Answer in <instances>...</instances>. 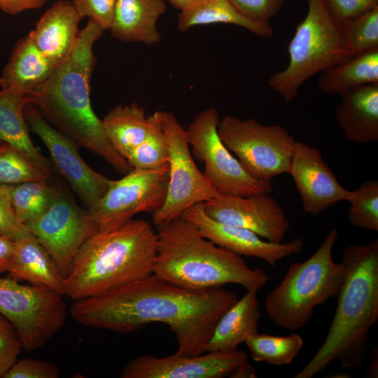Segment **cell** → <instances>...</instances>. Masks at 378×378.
I'll return each instance as SVG.
<instances>
[{
  "label": "cell",
  "mask_w": 378,
  "mask_h": 378,
  "mask_svg": "<svg viewBox=\"0 0 378 378\" xmlns=\"http://www.w3.org/2000/svg\"><path fill=\"white\" fill-rule=\"evenodd\" d=\"M237 296L221 287L188 289L152 274L106 293L75 300L71 317L79 324L119 332L139 330L153 322L174 333L176 355L197 356L220 317Z\"/></svg>",
  "instance_id": "1"
},
{
  "label": "cell",
  "mask_w": 378,
  "mask_h": 378,
  "mask_svg": "<svg viewBox=\"0 0 378 378\" xmlns=\"http://www.w3.org/2000/svg\"><path fill=\"white\" fill-rule=\"evenodd\" d=\"M104 31L88 19L66 58L46 82L29 92L30 104L78 147L99 156L117 172L127 174L132 168L111 145L90 99V81L95 64L93 46Z\"/></svg>",
  "instance_id": "2"
},
{
  "label": "cell",
  "mask_w": 378,
  "mask_h": 378,
  "mask_svg": "<svg viewBox=\"0 0 378 378\" xmlns=\"http://www.w3.org/2000/svg\"><path fill=\"white\" fill-rule=\"evenodd\" d=\"M341 261L346 276L327 336L295 378H312L334 361L355 370L364 364L370 332L378 321V239L346 246Z\"/></svg>",
  "instance_id": "3"
},
{
  "label": "cell",
  "mask_w": 378,
  "mask_h": 378,
  "mask_svg": "<svg viewBox=\"0 0 378 378\" xmlns=\"http://www.w3.org/2000/svg\"><path fill=\"white\" fill-rule=\"evenodd\" d=\"M156 227L153 274L166 281L192 290L236 284L258 291L270 279L264 270L249 267L241 255L204 238L182 216Z\"/></svg>",
  "instance_id": "4"
},
{
  "label": "cell",
  "mask_w": 378,
  "mask_h": 378,
  "mask_svg": "<svg viewBox=\"0 0 378 378\" xmlns=\"http://www.w3.org/2000/svg\"><path fill=\"white\" fill-rule=\"evenodd\" d=\"M157 247V232L144 220L96 232L81 246L64 279V295L84 299L152 274Z\"/></svg>",
  "instance_id": "5"
},
{
  "label": "cell",
  "mask_w": 378,
  "mask_h": 378,
  "mask_svg": "<svg viewBox=\"0 0 378 378\" xmlns=\"http://www.w3.org/2000/svg\"><path fill=\"white\" fill-rule=\"evenodd\" d=\"M337 237L333 228L318 250L307 260L292 264L267 295L266 314L276 326L290 331L301 329L311 321L316 306L337 296L346 276L344 263L332 260Z\"/></svg>",
  "instance_id": "6"
},
{
  "label": "cell",
  "mask_w": 378,
  "mask_h": 378,
  "mask_svg": "<svg viewBox=\"0 0 378 378\" xmlns=\"http://www.w3.org/2000/svg\"><path fill=\"white\" fill-rule=\"evenodd\" d=\"M307 5L288 46V66L267 79L268 86L286 102L312 77L353 57L323 0H307Z\"/></svg>",
  "instance_id": "7"
},
{
  "label": "cell",
  "mask_w": 378,
  "mask_h": 378,
  "mask_svg": "<svg viewBox=\"0 0 378 378\" xmlns=\"http://www.w3.org/2000/svg\"><path fill=\"white\" fill-rule=\"evenodd\" d=\"M221 141L253 178L271 182L288 173L296 140L279 125H264L253 118H223L218 127Z\"/></svg>",
  "instance_id": "8"
},
{
  "label": "cell",
  "mask_w": 378,
  "mask_h": 378,
  "mask_svg": "<svg viewBox=\"0 0 378 378\" xmlns=\"http://www.w3.org/2000/svg\"><path fill=\"white\" fill-rule=\"evenodd\" d=\"M0 314L15 328L23 349L44 346L64 325L63 295L50 288L0 277Z\"/></svg>",
  "instance_id": "9"
},
{
  "label": "cell",
  "mask_w": 378,
  "mask_h": 378,
  "mask_svg": "<svg viewBox=\"0 0 378 378\" xmlns=\"http://www.w3.org/2000/svg\"><path fill=\"white\" fill-rule=\"evenodd\" d=\"M220 120L218 111L210 107L200 111L186 129L193 156L204 164L205 178L219 194L241 197L270 194L271 182L251 176L221 141L218 132Z\"/></svg>",
  "instance_id": "10"
},
{
  "label": "cell",
  "mask_w": 378,
  "mask_h": 378,
  "mask_svg": "<svg viewBox=\"0 0 378 378\" xmlns=\"http://www.w3.org/2000/svg\"><path fill=\"white\" fill-rule=\"evenodd\" d=\"M161 123L169 155L168 185L163 205L152 214L155 226L219 194L197 167L190 151L187 130L168 111H161Z\"/></svg>",
  "instance_id": "11"
},
{
  "label": "cell",
  "mask_w": 378,
  "mask_h": 378,
  "mask_svg": "<svg viewBox=\"0 0 378 378\" xmlns=\"http://www.w3.org/2000/svg\"><path fill=\"white\" fill-rule=\"evenodd\" d=\"M169 167L160 169H132L119 180H111L105 194L88 209L97 232L115 230L136 214L158 211L164 204Z\"/></svg>",
  "instance_id": "12"
},
{
  "label": "cell",
  "mask_w": 378,
  "mask_h": 378,
  "mask_svg": "<svg viewBox=\"0 0 378 378\" xmlns=\"http://www.w3.org/2000/svg\"><path fill=\"white\" fill-rule=\"evenodd\" d=\"M26 226L49 253L64 279L81 246L97 232L88 210L80 208L59 184L51 206Z\"/></svg>",
  "instance_id": "13"
},
{
  "label": "cell",
  "mask_w": 378,
  "mask_h": 378,
  "mask_svg": "<svg viewBox=\"0 0 378 378\" xmlns=\"http://www.w3.org/2000/svg\"><path fill=\"white\" fill-rule=\"evenodd\" d=\"M24 113L30 130L48 148L58 173L88 209L94 206L106 192L111 180L88 165L79 154L78 146L47 122L31 104H27Z\"/></svg>",
  "instance_id": "14"
},
{
  "label": "cell",
  "mask_w": 378,
  "mask_h": 378,
  "mask_svg": "<svg viewBox=\"0 0 378 378\" xmlns=\"http://www.w3.org/2000/svg\"><path fill=\"white\" fill-rule=\"evenodd\" d=\"M206 214L226 224L246 228L272 243H281L290 229L284 209L270 194L241 197L218 194L204 202Z\"/></svg>",
  "instance_id": "15"
},
{
  "label": "cell",
  "mask_w": 378,
  "mask_h": 378,
  "mask_svg": "<svg viewBox=\"0 0 378 378\" xmlns=\"http://www.w3.org/2000/svg\"><path fill=\"white\" fill-rule=\"evenodd\" d=\"M244 351L207 352L197 356L174 354L165 357L148 354L131 360L123 368L121 378H223L247 360Z\"/></svg>",
  "instance_id": "16"
},
{
  "label": "cell",
  "mask_w": 378,
  "mask_h": 378,
  "mask_svg": "<svg viewBox=\"0 0 378 378\" xmlns=\"http://www.w3.org/2000/svg\"><path fill=\"white\" fill-rule=\"evenodd\" d=\"M300 194L304 212L317 216L340 201H349L354 192L342 186L321 152L296 141L288 171Z\"/></svg>",
  "instance_id": "17"
},
{
  "label": "cell",
  "mask_w": 378,
  "mask_h": 378,
  "mask_svg": "<svg viewBox=\"0 0 378 378\" xmlns=\"http://www.w3.org/2000/svg\"><path fill=\"white\" fill-rule=\"evenodd\" d=\"M181 216L193 224L202 236L216 245L239 255L262 259L272 267L285 258L300 253L304 247L302 238L285 243H272L262 240L246 228L218 222L206 214L204 202L190 206Z\"/></svg>",
  "instance_id": "18"
},
{
  "label": "cell",
  "mask_w": 378,
  "mask_h": 378,
  "mask_svg": "<svg viewBox=\"0 0 378 378\" xmlns=\"http://www.w3.org/2000/svg\"><path fill=\"white\" fill-rule=\"evenodd\" d=\"M80 20L71 1L59 0L46 10L29 34L36 47L57 66L71 50Z\"/></svg>",
  "instance_id": "19"
},
{
  "label": "cell",
  "mask_w": 378,
  "mask_h": 378,
  "mask_svg": "<svg viewBox=\"0 0 378 378\" xmlns=\"http://www.w3.org/2000/svg\"><path fill=\"white\" fill-rule=\"evenodd\" d=\"M334 115L345 139L356 144L378 141V84L354 88L340 95Z\"/></svg>",
  "instance_id": "20"
},
{
  "label": "cell",
  "mask_w": 378,
  "mask_h": 378,
  "mask_svg": "<svg viewBox=\"0 0 378 378\" xmlns=\"http://www.w3.org/2000/svg\"><path fill=\"white\" fill-rule=\"evenodd\" d=\"M166 9L164 0H116L111 34L125 43L156 44L162 38L158 21Z\"/></svg>",
  "instance_id": "21"
},
{
  "label": "cell",
  "mask_w": 378,
  "mask_h": 378,
  "mask_svg": "<svg viewBox=\"0 0 378 378\" xmlns=\"http://www.w3.org/2000/svg\"><path fill=\"white\" fill-rule=\"evenodd\" d=\"M29 91L17 88L0 90V139L22 152L36 167L52 176V166L32 142L24 118L31 103Z\"/></svg>",
  "instance_id": "22"
},
{
  "label": "cell",
  "mask_w": 378,
  "mask_h": 378,
  "mask_svg": "<svg viewBox=\"0 0 378 378\" xmlns=\"http://www.w3.org/2000/svg\"><path fill=\"white\" fill-rule=\"evenodd\" d=\"M8 272L13 279L44 286L64 295V277L47 250L28 230L14 240Z\"/></svg>",
  "instance_id": "23"
},
{
  "label": "cell",
  "mask_w": 378,
  "mask_h": 378,
  "mask_svg": "<svg viewBox=\"0 0 378 378\" xmlns=\"http://www.w3.org/2000/svg\"><path fill=\"white\" fill-rule=\"evenodd\" d=\"M255 290L246 293L220 317L209 338L206 352H229L258 332L261 317Z\"/></svg>",
  "instance_id": "24"
},
{
  "label": "cell",
  "mask_w": 378,
  "mask_h": 378,
  "mask_svg": "<svg viewBox=\"0 0 378 378\" xmlns=\"http://www.w3.org/2000/svg\"><path fill=\"white\" fill-rule=\"evenodd\" d=\"M56 68L36 47L29 33L14 46L2 70L0 86L31 92L46 82Z\"/></svg>",
  "instance_id": "25"
},
{
  "label": "cell",
  "mask_w": 378,
  "mask_h": 378,
  "mask_svg": "<svg viewBox=\"0 0 378 378\" xmlns=\"http://www.w3.org/2000/svg\"><path fill=\"white\" fill-rule=\"evenodd\" d=\"M232 24L260 37H271L274 29L268 23L253 21L239 12L230 0H196L179 11L177 26L185 32L198 25Z\"/></svg>",
  "instance_id": "26"
},
{
  "label": "cell",
  "mask_w": 378,
  "mask_h": 378,
  "mask_svg": "<svg viewBox=\"0 0 378 378\" xmlns=\"http://www.w3.org/2000/svg\"><path fill=\"white\" fill-rule=\"evenodd\" d=\"M102 122L111 145L126 160L144 140L149 126L144 108L136 103L114 107Z\"/></svg>",
  "instance_id": "27"
},
{
  "label": "cell",
  "mask_w": 378,
  "mask_h": 378,
  "mask_svg": "<svg viewBox=\"0 0 378 378\" xmlns=\"http://www.w3.org/2000/svg\"><path fill=\"white\" fill-rule=\"evenodd\" d=\"M318 85L328 95L339 94L369 84H378V50L351 57L323 71Z\"/></svg>",
  "instance_id": "28"
},
{
  "label": "cell",
  "mask_w": 378,
  "mask_h": 378,
  "mask_svg": "<svg viewBox=\"0 0 378 378\" xmlns=\"http://www.w3.org/2000/svg\"><path fill=\"white\" fill-rule=\"evenodd\" d=\"M58 193V184L28 181L11 186V200L17 219L25 225L43 214Z\"/></svg>",
  "instance_id": "29"
},
{
  "label": "cell",
  "mask_w": 378,
  "mask_h": 378,
  "mask_svg": "<svg viewBox=\"0 0 378 378\" xmlns=\"http://www.w3.org/2000/svg\"><path fill=\"white\" fill-rule=\"evenodd\" d=\"M245 344L255 361L284 365L293 362L302 348L304 341L297 333L287 337L258 333L247 339Z\"/></svg>",
  "instance_id": "30"
},
{
  "label": "cell",
  "mask_w": 378,
  "mask_h": 378,
  "mask_svg": "<svg viewBox=\"0 0 378 378\" xmlns=\"http://www.w3.org/2000/svg\"><path fill=\"white\" fill-rule=\"evenodd\" d=\"M148 131L144 140L127 161L132 169L154 170L168 167V150L161 123V111L148 115Z\"/></svg>",
  "instance_id": "31"
},
{
  "label": "cell",
  "mask_w": 378,
  "mask_h": 378,
  "mask_svg": "<svg viewBox=\"0 0 378 378\" xmlns=\"http://www.w3.org/2000/svg\"><path fill=\"white\" fill-rule=\"evenodd\" d=\"M52 178L14 146L4 141L0 145V185L50 181Z\"/></svg>",
  "instance_id": "32"
},
{
  "label": "cell",
  "mask_w": 378,
  "mask_h": 378,
  "mask_svg": "<svg viewBox=\"0 0 378 378\" xmlns=\"http://www.w3.org/2000/svg\"><path fill=\"white\" fill-rule=\"evenodd\" d=\"M341 31L353 57L378 50V6L353 19Z\"/></svg>",
  "instance_id": "33"
},
{
  "label": "cell",
  "mask_w": 378,
  "mask_h": 378,
  "mask_svg": "<svg viewBox=\"0 0 378 378\" xmlns=\"http://www.w3.org/2000/svg\"><path fill=\"white\" fill-rule=\"evenodd\" d=\"M354 192V197L349 201L351 206L348 218L351 225L378 231V181H365Z\"/></svg>",
  "instance_id": "34"
},
{
  "label": "cell",
  "mask_w": 378,
  "mask_h": 378,
  "mask_svg": "<svg viewBox=\"0 0 378 378\" xmlns=\"http://www.w3.org/2000/svg\"><path fill=\"white\" fill-rule=\"evenodd\" d=\"M22 349V344L15 328L0 314V378H4L16 362Z\"/></svg>",
  "instance_id": "35"
},
{
  "label": "cell",
  "mask_w": 378,
  "mask_h": 378,
  "mask_svg": "<svg viewBox=\"0 0 378 378\" xmlns=\"http://www.w3.org/2000/svg\"><path fill=\"white\" fill-rule=\"evenodd\" d=\"M335 23L341 29L356 17L378 6V0H323Z\"/></svg>",
  "instance_id": "36"
},
{
  "label": "cell",
  "mask_w": 378,
  "mask_h": 378,
  "mask_svg": "<svg viewBox=\"0 0 378 378\" xmlns=\"http://www.w3.org/2000/svg\"><path fill=\"white\" fill-rule=\"evenodd\" d=\"M71 1L81 20L88 17L104 31L109 30L116 0H71Z\"/></svg>",
  "instance_id": "37"
},
{
  "label": "cell",
  "mask_w": 378,
  "mask_h": 378,
  "mask_svg": "<svg viewBox=\"0 0 378 378\" xmlns=\"http://www.w3.org/2000/svg\"><path fill=\"white\" fill-rule=\"evenodd\" d=\"M59 370L53 363L32 358L17 360L4 378H58Z\"/></svg>",
  "instance_id": "38"
},
{
  "label": "cell",
  "mask_w": 378,
  "mask_h": 378,
  "mask_svg": "<svg viewBox=\"0 0 378 378\" xmlns=\"http://www.w3.org/2000/svg\"><path fill=\"white\" fill-rule=\"evenodd\" d=\"M28 230L16 218L11 200V186L0 185V235L14 241Z\"/></svg>",
  "instance_id": "39"
},
{
  "label": "cell",
  "mask_w": 378,
  "mask_h": 378,
  "mask_svg": "<svg viewBox=\"0 0 378 378\" xmlns=\"http://www.w3.org/2000/svg\"><path fill=\"white\" fill-rule=\"evenodd\" d=\"M234 7L249 19L268 23L283 8L286 0H230Z\"/></svg>",
  "instance_id": "40"
},
{
  "label": "cell",
  "mask_w": 378,
  "mask_h": 378,
  "mask_svg": "<svg viewBox=\"0 0 378 378\" xmlns=\"http://www.w3.org/2000/svg\"><path fill=\"white\" fill-rule=\"evenodd\" d=\"M48 0H0V10L9 15L41 8Z\"/></svg>",
  "instance_id": "41"
},
{
  "label": "cell",
  "mask_w": 378,
  "mask_h": 378,
  "mask_svg": "<svg viewBox=\"0 0 378 378\" xmlns=\"http://www.w3.org/2000/svg\"><path fill=\"white\" fill-rule=\"evenodd\" d=\"M14 241L0 235V274L8 272L14 252Z\"/></svg>",
  "instance_id": "42"
},
{
  "label": "cell",
  "mask_w": 378,
  "mask_h": 378,
  "mask_svg": "<svg viewBox=\"0 0 378 378\" xmlns=\"http://www.w3.org/2000/svg\"><path fill=\"white\" fill-rule=\"evenodd\" d=\"M230 375V377L233 378L257 377L255 370L247 360L239 364Z\"/></svg>",
  "instance_id": "43"
},
{
  "label": "cell",
  "mask_w": 378,
  "mask_h": 378,
  "mask_svg": "<svg viewBox=\"0 0 378 378\" xmlns=\"http://www.w3.org/2000/svg\"><path fill=\"white\" fill-rule=\"evenodd\" d=\"M365 377L368 378L378 377V347L374 346L370 352V358L365 370Z\"/></svg>",
  "instance_id": "44"
},
{
  "label": "cell",
  "mask_w": 378,
  "mask_h": 378,
  "mask_svg": "<svg viewBox=\"0 0 378 378\" xmlns=\"http://www.w3.org/2000/svg\"><path fill=\"white\" fill-rule=\"evenodd\" d=\"M175 9L179 11L190 5L196 0H167Z\"/></svg>",
  "instance_id": "45"
},
{
  "label": "cell",
  "mask_w": 378,
  "mask_h": 378,
  "mask_svg": "<svg viewBox=\"0 0 378 378\" xmlns=\"http://www.w3.org/2000/svg\"><path fill=\"white\" fill-rule=\"evenodd\" d=\"M3 141L0 139V145L2 144Z\"/></svg>",
  "instance_id": "46"
}]
</instances>
